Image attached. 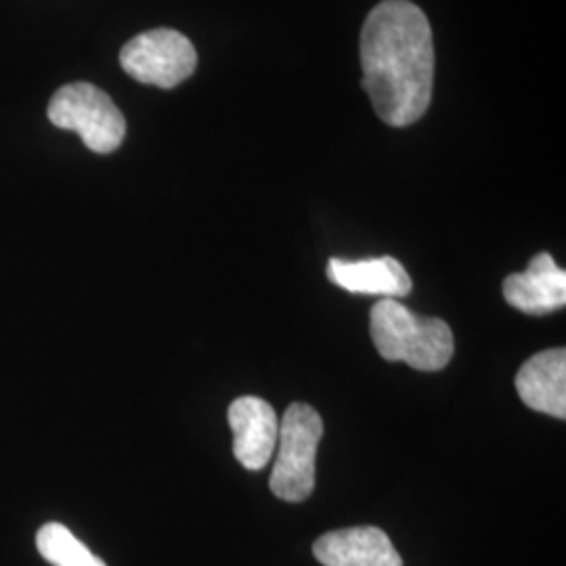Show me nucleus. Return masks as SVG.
Returning a JSON list of instances; mask_svg holds the SVG:
<instances>
[{
  "mask_svg": "<svg viewBox=\"0 0 566 566\" xmlns=\"http://www.w3.org/2000/svg\"><path fill=\"white\" fill-rule=\"evenodd\" d=\"M361 65L365 93L388 126L420 120L434 86V39L424 11L409 0L376 4L361 32Z\"/></svg>",
  "mask_w": 566,
  "mask_h": 566,
  "instance_id": "f257e3e1",
  "label": "nucleus"
},
{
  "mask_svg": "<svg viewBox=\"0 0 566 566\" xmlns=\"http://www.w3.org/2000/svg\"><path fill=\"white\" fill-rule=\"evenodd\" d=\"M369 332L386 361H403L418 371H439L453 357V332L437 317H420L395 298L371 306Z\"/></svg>",
  "mask_w": 566,
  "mask_h": 566,
  "instance_id": "f03ea898",
  "label": "nucleus"
},
{
  "mask_svg": "<svg viewBox=\"0 0 566 566\" xmlns=\"http://www.w3.org/2000/svg\"><path fill=\"white\" fill-rule=\"evenodd\" d=\"M324 437V420L311 405H290L280 422L277 458L271 474V491L290 504L311 497L317 479V449Z\"/></svg>",
  "mask_w": 566,
  "mask_h": 566,
  "instance_id": "7ed1b4c3",
  "label": "nucleus"
},
{
  "mask_svg": "<svg viewBox=\"0 0 566 566\" xmlns=\"http://www.w3.org/2000/svg\"><path fill=\"white\" fill-rule=\"evenodd\" d=\"M49 120L61 130H74L95 154H112L126 137V120L118 105L91 82L65 84L51 97Z\"/></svg>",
  "mask_w": 566,
  "mask_h": 566,
  "instance_id": "20e7f679",
  "label": "nucleus"
},
{
  "mask_svg": "<svg viewBox=\"0 0 566 566\" xmlns=\"http://www.w3.org/2000/svg\"><path fill=\"white\" fill-rule=\"evenodd\" d=\"M120 65L142 84L175 88L196 72L198 53L181 32L158 28L126 42L120 51Z\"/></svg>",
  "mask_w": 566,
  "mask_h": 566,
  "instance_id": "39448f33",
  "label": "nucleus"
},
{
  "mask_svg": "<svg viewBox=\"0 0 566 566\" xmlns=\"http://www.w3.org/2000/svg\"><path fill=\"white\" fill-rule=\"evenodd\" d=\"M227 418L233 430L235 460L245 470H263L271 462L280 437L275 409L259 397H240L229 407Z\"/></svg>",
  "mask_w": 566,
  "mask_h": 566,
  "instance_id": "423d86ee",
  "label": "nucleus"
},
{
  "mask_svg": "<svg viewBox=\"0 0 566 566\" xmlns=\"http://www.w3.org/2000/svg\"><path fill=\"white\" fill-rule=\"evenodd\" d=\"M324 566H403L401 554L378 526H353L322 535L313 546Z\"/></svg>",
  "mask_w": 566,
  "mask_h": 566,
  "instance_id": "0eeeda50",
  "label": "nucleus"
},
{
  "mask_svg": "<svg viewBox=\"0 0 566 566\" xmlns=\"http://www.w3.org/2000/svg\"><path fill=\"white\" fill-rule=\"evenodd\" d=\"M504 298L526 315H549L566 304V273L547 252H539L523 273L504 280Z\"/></svg>",
  "mask_w": 566,
  "mask_h": 566,
  "instance_id": "6e6552de",
  "label": "nucleus"
},
{
  "mask_svg": "<svg viewBox=\"0 0 566 566\" xmlns=\"http://www.w3.org/2000/svg\"><path fill=\"white\" fill-rule=\"evenodd\" d=\"M521 401L533 411L566 418V350L549 348L533 355L516 374Z\"/></svg>",
  "mask_w": 566,
  "mask_h": 566,
  "instance_id": "1a4fd4ad",
  "label": "nucleus"
},
{
  "mask_svg": "<svg viewBox=\"0 0 566 566\" xmlns=\"http://www.w3.org/2000/svg\"><path fill=\"white\" fill-rule=\"evenodd\" d=\"M327 280L350 294H376L386 298H403L411 292V277L403 264L392 256L327 263Z\"/></svg>",
  "mask_w": 566,
  "mask_h": 566,
  "instance_id": "9d476101",
  "label": "nucleus"
},
{
  "mask_svg": "<svg viewBox=\"0 0 566 566\" xmlns=\"http://www.w3.org/2000/svg\"><path fill=\"white\" fill-rule=\"evenodd\" d=\"M36 546L42 558L53 566H107L67 526L60 523L42 526Z\"/></svg>",
  "mask_w": 566,
  "mask_h": 566,
  "instance_id": "9b49d317",
  "label": "nucleus"
}]
</instances>
